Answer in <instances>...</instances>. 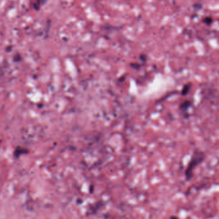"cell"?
<instances>
[{"label": "cell", "mask_w": 219, "mask_h": 219, "mask_svg": "<svg viewBox=\"0 0 219 219\" xmlns=\"http://www.w3.org/2000/svg\"><path fill=\"white\" fill-rule=\"evenodd\" d=\"M192 105V102L191 100H185L179 105V109L183 113L187 112L188 109Z\"/></svg>", "instance_id": "2"}, {"label": "cell", "mask_w": 219, "mask_h": 219, "mask_svg": "<svg viewBox=\"0 0 219 219\" xmlns=\"http://www.w3.org/2000/svg\"><path fill=\"white\" fill-rule=\"evenodd\" d=\"M192 87V84L191 83H188L186 84H185L181 90V95L182 96L187 95L188 93L190 92Z\"/></svg>", "instance_id": "3"}, {"label": "cell", "mask_w": 219, "mask_h": 219, "mask_svg": "<svg viewBox=\"0 0 219 219\" xmlns=\"http://www.w3.org/2000/svg\"><path fill=\"white\" fill-rule=\"evenodd\" d=\"M205 157L204 152L200 151L199 150H197L193 152L192 158H191L189 163L188 164L186 169L185 170V176L187 181H189L192 179L193 176V170L198 165L202 163L205 159Z\"/></svg>", "instance_id": "1"}]
</instances>
